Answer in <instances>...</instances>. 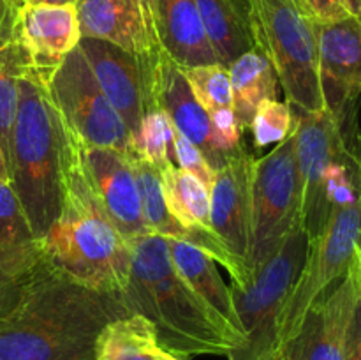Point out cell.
Masks as SVG:
<instances>
[{
    "label": "cell",
    "instance_id": "e575fe53",
    "mask_svg": "<svg viewBox=\"0 0 361 360\" xmlns=\"http://www.w3.org/2000/svg\"><path fill=\"white\" fill-rule=\"evenodd\" d=\"M134 4H136L137 11H140L141 21H143V27L147 30L148 39L157 48L162 49L157 34V0H134Z\"/></svg>",
    "mask_w": 361,
    "mask_h": 360
},
{
    "label": "cell",
    "instance_id": "8d00e7d4",
    "mask_svg": "<svg viewBox=\"0 0 361 360\" xmlns=\"http://www.w3.org/2000/svg\"><path fill=\"white\" fill-rule=\"evenodd\" d=\"M0 180L9 182V168H7V161H6V155H4L2 145H0Z\"/></svg>",
    "mask_w": 361,
    "mask_h": 360
},
{
    "label": "cell",
    "instance_id": "7a4b0ae2",
    "mask_svg": "<svg viewBox=\"0 0 361 360\" xmlns=\"http://www.w3.org/2000/svg\"><path fill=\"white\" fill-rule=\"evenodd\" d=\"M122 299L130 314L154 325L161 348L176 356H228L242 346L176 272L168 244L155 233L130 244V274Z\"/></svg>",
    "mask_w": 361,
    "mask_h": 360
},
{
    "label": "cell",
    "instance_id": "8fae6325",
    "mask_svg": "<svg viewBox=\"0 0 361 360\" xmlns=\"http://www.w3.org/2000/svg\"><path fill=\"white\" fill-rule=\"evenodd\" d=\"M358 296L360 272L353 260L344 277L312 304L275 360H345V335Z\"/></svg>",
    "mask_w": 361,
    "mask_h": 360
},
{
    "label": "cell",
    "instance_id": "4dcf8cb0",
    "mask_svg": "<svg viewBox=\"0 0 361 360\" xmlns=\"http://www.w3.org/2000/svg\"><path fill=\"white\" fill-rule=\"evenodd\" d=\"M212 129H214L215 143L224 154H233L242 147V129L236 120L233 108L219 109L210 113Z\"/></svg>",
    "mask_w": 361,
    "mask_h": 360
},
{
    "label": "cell",
    "instance_id": "83f0119b",
    "mask_svg": "<svg viewBox=\"0 0 361 360\" xmlns=\"http://www.w3.org/2000/svg\"><path fill=\"white\" fill-rule=\"evenodd\" d=\"M190 92L201 108L210 115L219 109L233 108V90L229 69L222 64H203L182 69Z\"/></svg>",
    "mask_w": 361,
    "mask_h": 360
},
{
    "label": "cell",
    "instance_id": "4316f807",
    "mask_svg": "<svg viewBox=\"0 0 361 360\" xmlns=\"http://www.w3.org/2000/svg\"><path fill=\"white\" fill-rule=\"evenodd\" d=\"M130 155L150 162L159 173L176 166L173 152V124L161 108L145 112L136 134L130 138Z\"/></svg>",
    "mask_w": 361,
    "mask_h": 360
},
{
    "label": "cell",
    "instance_id": "ba28073f",
    "mask_svg": "<svg viewBox=\"0 0 361 360\" xmlns=\"http://www.w3.org/2000/svg\"><path fill=\"white\" fill-rule=\"evenodd\" d=\"M360 236L361 194L351 203L334 208L321 235L310 242L305 265L282 309L281 348L296 334L312 304L344 277L355 260Z\"/></svg>",
    "mask_w": 361,
    "mask_h": 360
},
{
    "label": "cell",
    "instance_id": "9a60e30c",
    "mask_svg": "<svg viewBox=\"0 0 361 360\" xmlns=\"http://www.w3.org/2000/svg\"><path fill=\"white\" fill-rule=\"evenodd\" d=\"M74 7L81 37L111 42L140 60L148 106L155 71L164 49L148 39L134 0H76Z\"/></svg>",
    "mask_w": 361,
    "mask_h": 360
},
{
    "label": "cell",
    "instance_id": "1f68e13d",
    "mask_svg": "<svg viewBox=\"0 0 361 360\" xmlns=\"http://www.w3.org/2000/svg\"><path fill=\"white\" fill-rule=\"evenodd\" d=\"M314 21H335L349 16L344 0H298Z\"/></svg>",
    "mask_w": 361,
    "mask_h": 360
},
{
    "label": "cell",
    "instance_id": "4fadbf2b",
    "mask_svg": "<svg viewBox=\"0 0 361 360\" xmlns=\"http://www.w3.org/2000/svg\"><path fill=\"white\" fill-rule=\"evenodd\" d=\"M319 76L326 108L335 115L355 109L361 94V20L316 21Z\"/></svg>",
    "mask_w": 361,
    "mask_h": 360
},
{
    "label": "cell",
    "instance_id": "7c38bea8",
    "mask_svg": "<svg viewBox=\"0 0 361 360\" xmlns=\"http://www.w3.org/2000/svg\"><path fill=\"white\" fill-rule=\"evenodd\" d=\"M76 143L92 191L111 224L129 244L148 235L150 229L145 222L140 186L129 155L113 148L90 147L78 138Z\"/></svg>",
    "mask_w": 361,
    "mask_h": 360
},
{
    "label": "cell",
    "instance_id": "d590c367",
    "mask_svg": "<svg viewBox=\"0 0 361 360\" xmlns=\"http://www.w3.org/2000/svg\"><path fill=\"white\" fill-rule=\"evenodd\" d=\"M344 4L351 16L361 18V0H344Z\"/></svg>",
    "mask_w": 361,
    "mask_h": 360
},
{
    "label": "cell",
    "instance_id": "2e32d148",
    "mask_svg": "<svg viewBox=\"0 0 361 360\" xmlns=\"http://www.w3.org/2000/svg\"><path fill=\"white\" fill-rule=\"evenodd\" d=\"M16 39L30 69L49 80L62 60L80 44L76 7L25 2L18 13Z\"/></svg>",
    "mask_w": 361,
    "mask_h": 360
},
{
    "label": "cell",
    "instance_id": "d6986e66",
    "mask_svg": "<svg viewBox=\"0 0 361 360\" xmlns=\"http://www.w3.org/2000/svg\"><path fill=\"white\" fill-rule=\"evenodd\" d=\"M168 244L169 256L176 272L182 275L183 281L192 288V292L210 307L212 313L242 341L243 332L240 327L238 316L233 302L231 288L222 281V275L217 268V261L208 256L204 251L194 244L178 239H164Z\"/></svg>",
    "mask_w": 361,
    "mask_h": 360
},
{
    "label": "cell",
    "instance_id": "52a82bcc",
    "mask_svg": "<svg viewBox=\"0 0 361 360\" xmlns=\"http://www.w3.org/2000/svg\"><path fill=\"white\" fill-rule=\"evenodd\" d=\"M302 189L296 162L295 133L254 159L250 184V275L275 253L289 232L300 224Z\"/></svg>",
    "mask_w": 361,
    "mask_h": 360
},
{
    "label": "cell",
    "instance_id": "9c48e42d",
    "mask_svg": "<svg viewBox=\"0 0 361 360\" xmlns=\"http://www.w3.org/2000/svg\"><path fill=\"white\" fill-rule=\"evenodd\" d=\"M48 92L67 129L85 145L130 155V133L106 99L80 46L48 80Z\"/></svg>",
    "mask_w": 361,
    "mask_h": 360
},
{
    "label": "cell",
    "instance_id": "603a6c76",
    "mask_svg": "<svg viewBox=\"0 0 361 360\" xmlns=\"http://www.w3.org/2000/svg\"><path fill=\"white\" fill-rule=\"evenodd\" d=\"M228 69L233 90V112L240 129L249 131L257 106L268 99H277V74L270 59L257 48L243 53Z\"/></svg>",
    "mask_w": 361,
    "mask_h": 360
},
{
    "label": "cell",
    "instance_id": "f546056e",
    "mask_svg": "<svg viewBox=\"0 0 361 360\" xmlns=\"http://www.w3.org/2000/svg\"><path fill=\"white\" fill-rule=\"evenodd\" d=\"M173 152H175L176 166L185 169V172L192 173V175H196L197 179L210 189L215 172L212 169V166L208 164L203 152H201L192 141L187 140L182 133H178L175 127H173Z\"/></svg>",
    "mask_w": 361,
    "mask_h": 360
},
{
    "label": "cell",
    "instance_id": "836d02e7",
    "mask_svg": "<svg viewBox=\"0 0 361 360\" xmlns=\"http://www.w3.org/2000/svg\"><path fill=\"white\" fill-rule=\"evenodd\" d=\"M25 0H0V39L16 37V21Z\"/></svg>",
    "mask_w": 361,
    "mask_h": 360
},
{
    "label": "cell",
    "instance_id": "ab89813d",
    "mask_svg": "<svg viewBox=\"0 0 361 360\" xmlns=\"http://www.w3.org/2000/svg\"><path fill=\"white\" fill-rule=\"evenodd\" d=\"M161 360H187V359H182V356H176V355H173V353L164 352V353H162Z\"/></svg>",
    "mask_w": 361,
    "mask_h": 360
},
{
    "label": "cell",
    "instance_id": "74e56055",
    "mask_svg": "<svg viewBox=\"0 0 361 360\" xmlns=\"http://www.w3.org/2000/svg\"><path fill=\"white\" fill-rule=\"evenodd\" d=\"M32 4H51V6H74L76 0H25Z\"/></svg>",
    "mask_w": 361,
    "mask_h": 360
},
{
    "label": "cell",
    "instance_id": "ac0fdd59",
    "mask_svg": "<svg viewBox=\"0 0 361 360\" xmlns=\"http://www.w3.org/2000/svg\"><path fill=\"white\" fill-rule=\"evenodd\" d=\"M78 46L106 99L111 102L133 138L147 108V90L140 60L133 53L99 39L81 37Z\"/></svg>",
    "mask_w": 361,
    "mask_h": 360
},
{
    "label": "cell",
    "instance_id": "60d3db41",
    "mask_svg": "<svg viewBox=\"0 0 361 360\" xmlns=\"http://www.w3.org/2000/svg\"><path fill=\"white\" fill-rule=\"evenodd\" d=\"M356 267H358V265H356ZM358 272H360V268H358ZM360 295H361V274H360Z\"/></svg>",
    "mask_w": 361,
    "mask_h": 360
},
{
    "label": "cell",
    "instance_id": "5bb4252c",
    "mask_svg": "<svg viewBox=\"0 0 361 360\" xmlns=\"http://www.w3.org/2000/svg\"><path fill=\"white\" fill-rule=\"evenodd\" d=\"M254 155L240 147L210 186L212 229L231 256L247 267L250 249V184ZM249 268V267H247Z\"/></svg>",
    "mask_w": 361,
    "mask_h": 360
},
{
    "label": "cell",
    "instance_id": "484cf974",
    "mask_svg": "<svg viewBox=\"0 0 361 360\" xmlns=\"http://www.w3.org/2000/svg\"><path fill=\"white\" fill-rule=\"evenodd\" d=\"M28 60L16 37L0 39V145L9 161L11 136L18 112L20 78Z\"/></svg>",
    "mask_w": 361,
    "mask_h": 360
},
{
    "label": "cell",
    "instance_id": "cb8c5ba5",
    "mask_svg": "<svg viewBox=\"0 0 361 360\" xmlns=\"http://www.w3.org/2000/svg\"><path fill=\"white\" fill-rule=\"evenodd\" d=\"M162 353L154 325L136 313L109 321L95 346V360H161Z\"/></svg>",
    "mask_w": 361,
    "mask_h": 360
},
{
    "label": "cell",
    "instance_id": "e0dca14e",
    "mask_svg": "<svg viewBox=\"0 0 361 360\" xmlns=\"http://www.w3.org/2000/svg\"><path fill=\"white\" fill-rule=\"evenodd\" d=\"M161 108L171 120L173 127L189 141H192L214 172L226 164L233 154H224L215 143L214 129L208 113L204 112L190 92L180 66H176L166 52L161 55L155 71L148 108ZM145 109V112H147Z\"/></svg>",
    "mask_w": 361,
    "mask_h": 360
},
{
    "label": "cell",
    "instance_id": "d6a6232c",
    "mask_svg": "<svg viewBox=\"0 0 361 360\" xmlns=\"http://www.w3.org/2000/svg\"><path fill=\"white\" fill-rule=\"evenodd\" d=\"M345 360H361V295L351 314L345 335Z\"/></svg>",
    "mask_w": 361,
    "mask_h": 360
},
{
    "label": "cell",
    "instance_id": "7402d4cb",
    "mask_svg": "<svg viewBox=\"0 0 361 360\" xmlns=\"http://www.w3.org/2000/svg\"><path fill=\"white\" fill-rule=\"evenodd\" d=\"M41 258V240L32 232L13 186L0 180V282L16 277Z\"/></svg>",
    "mask_w": 361,
    "mask_h": 360
},
{
    "label": "cell",
    "instance_id": "3957f363",
    "mask_svg": "<svg viewBox=\"0 0 361 360\" xmlns=\"http://www.w3.org/2000/svg\"><path fill=\"white\" fill-rule=\"evenodd\" d=\"M62 207L41 240L42 256L74 281L120 293L130 274V244L111 224L87 179L74 134L67 129Z\"/></svg>",
    "mask_w": 361,
    "mask_h": 360
},
{
    "label": "cell",
    "instance_id": "f1b7e54d",
    "mask_svg": "<svg viewBox=\"0 0 361 360\" xmlns=\"http://www.w3.org/2000/svg\"><path fill=\"white\" fill-rule=\"evenodd\" d=\"M296 129V113L288 101L268 99L257 106L254 113L250 131H252L254 147L264 148L277 145L291 136Z\"/></svg>",
    "mask_w": 361,
    "mask_h": 360
},
{
    "label": "cell",
    "instance_id": "30bf717a",
    "mask_svg": "<svg viewBox=\"0 0 361 360\" xmlns=\"http://www.w3.org/2000/svg\"><path fill=\"white\" fill-rule=\"evenodd\" d=\"M296 113V162L302 189L300 222L310 242L321 235L330 219L326 203V175L345 143V127L355 109L335 115L330 109Z\"/></svg>",
    "mask_w": 361,
    "mask_h": 360
},
{
    "label": "cell",
    "instance_id": "44dd1931",
    "mask_svg": "<svg viewBox=\"0 0 361 360\" xmlns=\"http://www.w3.org/2000/svg\"><path fill=\"white\" fill-rule=\"evenodd\" d=\"M196 6L219 64L229 67L254 48L249 0H196Z\"/></svg>",
    "mask_w": 361,
    "mask_h": 360
},
{
    "label": "cell",
    "instance_id": "6da1fadb",
    "mask_svg": "<svg viewBox=\"0 0 361 360\" xmlns=\"http://www.w3.org/2000/svg\"><path fill=\"white\" fill-rule=\"evenodd\" d=\"M127 314L120 293L88 288L42 256L0 282V360H95L102 328Z\"/></svg>",
    "mask_w": 361,
    "mask_h": 360
},
{
    "label": "cell",
    "instance_id": "d4e9b609",
    "mask_svg": "<svg viewBox=\"0 0 361 360\" xmlns=\"http://www.w3.org/2000/svg\"><path fill=\"white\" fill-rule=\"evenodd\" d=\"M130 164L136 173L137 186H140L141 208L147 228L150 233L162 236V239H178L189 242V233L180 226V222L169 214L166 207L164 194H162L161 175L150 162L143 161L136 155H129Z\"/></svg>",
    "mask_w": 361,
    "mask_h": 360
},
{
    "label": "cell",
    "instance_id": "5b68a950",
    "mask_svg": "<svg viewBox=\"0 0 361 360\" xmlns=\"http://www.w3.org/2000/svg\"><path fill=\"white\" fill-rule=\"evenodd\" d=\"M254 48L270 59L295 112L326 109L319 76L316 21L298 0H249Z\"/></svg>",
    "mask_w": 361,
    "mask_h": 360
},
{
    "label": "cell",
    "instance_id": "277c9868",
    "mask_svg": "<svg viewBox=\"0 0 361 360\" xmlns=\"http://www.w3.org/2000/svg\"><path fill=\"white\" fill-rule=\"evenodd\" d=\"M67 133L48 92V80L27 66L18 88L9 148V182L39 240L62 207Z\"/></svg>",
    "mask_w": 361,
    "mask_h": 360
},
{
    "label": "cell",
    "instance_id": "f35d334b",
    "mask_svg": "<svg viewBox=\"0 0 361 360\" xmlns=\"http://www.w3.org/2000/svg\"><path fill=\"white\" fill-rule=\"evenodd\" d=\"M355 260H356V265H358V268H360V274H361V236H360V242H358V247H356V254H355Z\"/></svg>",
    "mask_w": 361,
    "mask_h": 360
},
{
    "label": "cell",
    "instance_id": "ffe728a7",
    "mask_svg": "<svg viewBox=\"0 0 361 360\" xmlns=\"http://www.w3.org/2000/svg\"><path fill=\"white\" fill-rule=\"evenodd\" d=\"M157 34L166 55L180 69L217 62L196 0H157Z\"/></svg>",
    "mask_w": 361,
    "mask_h": 360
},
{
    "label": "cell",
    "instance_id": "b9f144b4",
    "mask_svg": "<svg viewBox=\"0 0 361 360\" xmlns=\"http://www.w3.org/2000/svg\"><path fill=\"white\" fill-rule=\"evenodd\" d=\"M360 20H361V18H360Z\"/></svg>",
    "mask_w": 361,
    "mask_h": 360
},
{
    "label": "cell",
    "instance_id": "8992f818",
    "mask_svg": "<svg viewBox=\"0 0 361 360\" xmlns=\"http://www.w3.org/2000/svg\"><path fill=\"white\" fill-rule=\"evenodd\" d=\"M310 240L302 222L286 235L275 253L243 284L231 282L243 344L228 360H275L281 349V316L289 293L305 265Z\"/></svg>",
    "mask_w": 361,
    "mask_h": 360
}]
</instances>
